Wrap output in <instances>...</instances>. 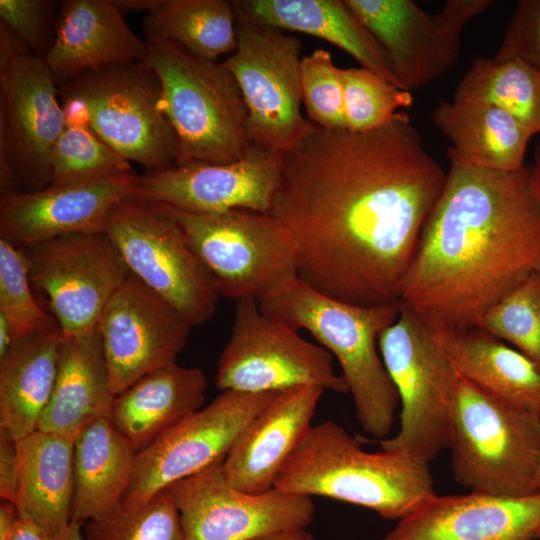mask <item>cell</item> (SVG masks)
Masks as SVG:
<instances>
[{
    "label": "cell",
    "instance_id": "7dc6e473",
    "mask_svg": "<svg viewBox=\"0 0 540 540\" xmlns=\"http://www.w3.org/2000/svg\"><path fill=\"white\" fill-rule=\"evenodd\" d=\"M113 2L123 14L130 10L150 13L158 6L160 0H117Z\"/></svg>",
    "mask_w": 540,
    "mask_h": 540
},
{
    "label": "cell",
    "instance_id": "f546056e",
    "mask_svg": "<svg viewBox=\"0 0 540 540\" xmlns=\"http://www.w3.org/2000/svg\"><path fill=\"white\" fill-rule=\"evenodd\" d=\"M59 325L15 340L0 358V429L19 441L38 429L58 370Z\"/></svg>",
    "mask_w": 540,
    "mask_h": 540
},
{
    "label": "cell",
    "instance_id": "b9f144b4",
    "mask_svg": "<svg viewBox=\"0 0 540 540\" xmlns=\"http://www.w3.org/2000/svg\"><path fill=\"white\" fill-rule=\"evenodd\" d=\"M19 476L17 441L0 429V497L15 504Z\"/></svg>",
    "mask_w": 540,
    "mask_h": 540
},
{
    "label": "cell",
    "instance_id": "6da1fadb",
    "mask_svg": "<svg viewBox=\"0 0 540 540\" xmlns=\"http://www.w3.org/2000/svg\"><path fill=\"white\" fill-rule=\"evenodd\" d=\"M446 176L407 113L368 131L310 121L280 154L268 213L293 238L308 286L359 306L396 303Z\"/></svg>",
    "mask_w": 540,
    "mask_h": 540
},
{
    "label": "cell",
    "instance_id": "d6986e66",
    "mask_svg": "<svg viewBox=\"0 0 540 540\" xmlns=\"http://www.w3.org/2000/svg\"><path fill=\"white\" fill-rule=\"evenodd\" d=\"M279 177L280 154L250 144L234 162L189 161L139 176L134 197L195 214L268 213Z\"/></svg>",
    "mask_w": 540,
    "mask_h": 540
},
{
    "label": "cell",
    "instance_id": "ffe728a7",
    "mask_svg": "<svg viewBox=\"0 0 540 540\" xmlns=\"http://www.w3.org/2000/svg\"><path fill=\"white\" fill-rule=\"evenodd\" d=\"M133 171L3 195L0 235L18 248L73 234L104 233L114 207L134 197Z\"/></svg>",
    "mask_w": 540,
    "mask_h": 540
},
{
    "label": "cell",
    "instance_id": "f1b7e54d",
    "mask_svg": "<svg viewBox=\"0 0 540 540\" xmlns=\"http://www.w3.org/2000/svg\"><path fill=\"white\" fill-rule=\"evenodd\" d=\"M432 119L451 142L450 162L495 171L525 166L533 135L508 112L488 104L442 100Z\"/></svg>",
    "mask_w": 540,
    "mask_h": 540
},
{
    "label": "cell",
    "instance_id": "44dd1931",
    "mask_svg": "<svg viewBox=\"0 0 540 540\" xmlns=\"http://www.w3.org/2000/svg\"><path fill=\"white\" fill-rule=\"evenodd\" d=\"M539 533L540 490L522 497L435 493L382 540H534Z\"/></svg>",
    "mask_w": 540,
    "mask_h": 540
},
{
    "label": "cell",
    "instance_id": "5bb4252c",
    "mask_svg": "<svg viewBox=\"0 0 540 540\" xmlns=\"http://www.w3.org/2000/svg\"><path fill=\"white\" fill-rule=\"evenodd\" d=\"M385 52L398 87L411 92L457 63L461 34L492 0H447L428 13L412 0H345Z\"/></svg>",
    "mask_w": 540,
    "mask_h": 540
},
{
    "label": "cell",
    "instance_id": "3957f363",
    "mask_svg": "<svg viewBox=\"0 0 540 540\" xmlns=\"http://www.w3.org/2000/svg\"><path fill=\"white\" fill-rule=\"evenodd\" d=\"M260 310L295 330L308 331L334 358L364 432L385 439L399 397L378 352V337L400 313V302L359 306L325 296L298 277L257 300Z\"/></svg>",
    "mask_w": 540,
    "mask_h": 540
},
{
    "label": "cell",
    "instance_id": "681fc988",
    "mask_svg": "<svg viewBox=\"0 0 540 540\" xmlns=\"http://www.w3.org/2000/svg\"><path fill=\"white\" fill-rule=\"evenodd\" d=\"M530 166L533 187L540 199V140L534 151L533 164Z\"/></svg>",
    "mask_w": 540,
    "mask_h": 540
},
{
    "label": "cell",
    "instance_id": "4dcf8cb0",
    "mask_svg": "<svg viewBox=\"0 0 540 540\" xmlns=\"http://www.w3.org/2000/svg\"><path fill=\"white\" fill-rule=\"evenodd\" d=\"M136 453L108 418L92 422L78 434L71 521L101 518L121 505L132 480Z\"/></svg>",
    "mask_w": 540,
    "mask_h": 540
},
{
    "label": "cell",
    "instance_id": "d6a6232c",
    "mask_svg": "<svg viewBox=\"0 0 540 540\" xmlns=\"http://www.w3.org/2000/svg\"><path fill=\"white\" fill-rule=\"evenodd\" d=\"M453 102L496 106L540 134V70L516 58H476L458 82Z\"/></svg>",
    "mask_w": 540,
    "mask_h": 540
},
{
    "label": "cell",
    "instance_id": "f907efd6",
    "mask_svg": "<svg viewBox=\"0 0 540 540\" xmlns=\"http://www.w3.org/2000/svg\"><path fill=\"white\" fill-rule=\"evenodd\" d=\"M536 484H537L538 489L540 490V463H539V467L537 471Z\"/></svg>",
    "mask_w": 540,
    "mask_h": 540
},
{
    "label": "cell",
    "instance_id": "f35d334b",
    "mask_svg": "<svg viewBox=\"0 0 540 540\" xmlns=\"http://www.w3.org/2000/svg\"><path fill=\"white\" fill-rule=\"evenodd\" d=\"M302 101L309 120L327 129L346 126L343 69L329 51L316 49L300 65Z\"/></svg>",
    "mask_w": 540,
    "mask_h": 540
},
{
    "label": "cell",
    "instance_id": "277c9868",
    "mask_svg": "<svg viewBox=\"0 0 540 540\" xmlns=\"http://www.w3.org/2000/svg\"><path fill=\"white\" fill-rule=\"evenodd\" d=\"M274 488L362 506L397 521L435 494L427 464L400 452L365 451L331 420L309 428L281 468Z\"/></svg>",
    "mask_w": 540,
    "mask_h": 540
},
{
    "label": "cell",
    "instance_id": "d4e9b609",
    "mask_svg": "<svg viewBox=\"0 0 540 540\" xmlns=\"http://www.w3.org/2000/svg\"><path fill=\"white\" fill-rule=\"evenodd\" d=\"M428 330L456 373L510 405L540 416V370L525 355L478 327Z\"/></svg>",
    "mask_w": 540,
    "mask_h": 540
},
{
    "label": "cell",
    "instance_id": "ab89813d",
    "mask_svg": "<svg viewBox=\"0 0 540 540\" xmlns=\"http://www.w3.org/2000/svg\"><path fill=\"white\" fill-rule=\"evenodd\" d=\"M0 17L33 54L46 56L56 36L58 11L55 1L0 0Z\"/></svg>",
    "mask_w": 540,
    "mask_h": 540
},
{
    "label": "cell",
    "instance_id": "9c48e42d",
    "mask_svg": "<svg viewBox=\"0 0 540 540\" xmlns=\"http://www.w3.org/2000/svg\"><path fill=\"white\" fill-rule=\"evenodd\" d=\"M169 209L219 295L235 301L259 300L297 277L295 242L269 213L235 209L195 214Z\"/></svg>",
    "mask_w": 540,
    "mask_h": 540
},
{
    "label": "cell",
    "instance_id": "5b68a950",
    "mask_svg": "<svg viewBox=\"0 0 540 540\" xmlns=\"http://www.w3.org/2000/svg\"><path fill=\"white\" fill-rule=\"evenodd\" d=\"M144 40L145 62L159 77L163 110L177 139V164L242 158L251 144L247 109L231 72L149 31Z\"/></svg>",
    "mask_w": 540,
    "mask_h": 540
},
{
    "label": "cell",
    "instance_id": "74e56055",
    "mask_svg": "<svg viewBox=\"0 0 540 540\" xmlns=\"http://www.w3.org/2000/svg\"><path fill=\"white\" fill-rule=\"evenodd\" d=\"M343 88L346 126L352 131L378 128L413 103L410 92L362 67L343 69Z\"/></svg>",
    "mask_w": 540,
    "mask_h": 540
},
{
    "label": "cell",
    "instance_id": "484cf974",
    "mask_svg": "<svg viewBox=\"0 0 540 540\" xmlns=\"http://www.w3.org/2000/svg\"><path fill=\"white\" fill-rule=\"evenodd\" d=\"M115 397L98 329L63 337L54 389L38 429L76 438L92 422L109 419Z\"/></svg>",
    "mask_w": 540,
    "mask_h": 540
},
{
    "label": "cell",
    "instance_id": "bcb514c9",
    "mask_svg": "<svg viewBox=\"0 0 540 540\" xmlns=\"http://www.w3.org/2000/svg\"><path fill=\"white\" fill-rule=\"evenodd\" d=\"M252 540H316L314 536L303 527L289 528L268 533Z\"/></svg>",
    "mask_w": 540,
    "mask_h": 540
},
{
    "label": "cell",
    "instance_id": "52a82bcc",
    "mask_svg": "<svg viewBox=\"0 0 540 540\" xmlns=\"http://www.w3.org/2000/svg\"><path fill=\"white\" fill-rule=\"evenodd\" d=\"M378 348L401 404L399 431L379 440L381 449L428 465L449 447L457 373L425 324L401 303Z\"/></svg>",
    "mask_w": 540,
    "mask_h": 540
},
{
    "label": "cell",
    "instance_id": "4fadbf2b",
    "mask_svg": "<svg viewBox=\"0 0 540 540\" xmlns=\"http://www.w3.org/2000/svg\"><path fill=\"white\" fill-rule=\"evenodd\" d=\"M59 100L44 58L31 53L0 65L1 195L51 184L50 157L65 128Z\"/></svg>",
    "mask_w": 540,
    "mask_h": 540
},
{
    "label": "cell",
    "instance_id": "836d02e7",
    "mask_svg": "<svg viewBox=\"0 0 540 540\" xmlns=\"http://www.w3.org/2000/svg\"><path fill=\"white\" fill-rule=\"evenodd\" d=\"M86 540H185L182 521L168 490L135 505L84 523Z\"/></svg>",
    "mask_w": 540,
    "mask_h": 540
},
{
    "label": "cell",
    "instance_id": "ac0fdd59",
    "mask_svg": "<svg viewBox=\"0 0 540 540\" xmlns=\"http://www.w3.org/2000/svg\"><path fill=\"white\" fill-rule=\"evenodd\" d=\"M192 325L165 299L129 273L98 322L113 392L176 363Z\"/></svg>",
    "mask_w": 540,
    "mask_h": 540
},
{
    "label": "cell",
    "instance_id": "7bdbcfd3",
    "mask_svg": "<svg viewBox=\"0 0 540 540\" xmlns=\"http://www.w3.org/2000/svg\"><path fill=\"white\" fill-rule=\"evenodd\" d=\"M31 53L16 32L0 20V65Z\"/></svg>",
    "mask_w": 540,
    "mask_h": 540
},
{
    "label": "cell",
    "instance_id": "2e32d148",
    "mask_svg": "<svg viewBox=\"0 0 540 540\" xmlns=\"http://www.w3.org/2000/svg\"><path fill=\"white\" fill-rule=\"evenodd\" d=\"M20 249L30 281L46 294L64 338L96 330L106 304L130 273L105 232L67 235Z\"/></svg>",
    "mask_w": 540,
    "mask_h": 540
},
{
    "label": "cell",
    "instance_id": "816d5d0a",
    "mask_svg": "<svg viewBox=\"0 0 540 540\" xmlns=\"http://www.w3.org/2000/svg\"><path fill=\"white\" fill-rule=\"evenodd\" d=\"M538 538H540V533H539V536H538Z\"/></svg>",
    "mask_w": 540,
    "mask_h": 540
},
{
    "label": "cell",
    "instance_id": "ba28073f",
    "mask_svg": "<svg viewBox=\"0 0 540 540\" xmlns=\"http://www.w3.org/2000/svg\"><path fill=\"white\" fill-rule=\"evenodd\" d=\"M61 99L86 108L92 130L146 173L175 166L179 148L162 105V87L145 62L88 71L58 87Z\"/></svg>",
    "mask_w": 540,
    "mask_h": 540
},
{
    "label": "cell",
    "instance_id": "8992f818",
    "mask_svg": "<svg viewBox=\"0 0 540 540\" xmlns=\"http://www.w3.org/2000/svg\"><path fill=\"white\" fill-rule=\"evenodd\" d=\"M454 480L470 492L522 497L539 491L540 416L457 373L449 447Z\"/></svg>",
    "mask_w": 540,
    "mask_h": 540
},
{
    "label": "cell",
    "instance_id": "1f68e13d",
    "mask_svg": "<svg viewBox=\"0 0 540 540\" xmlns=\"http://www.w3.org/2000/svg\"><path fill=\"white\" fill-rule=\"evenodd\" d=\"M144 27L188 53L213 62L237 47L231 1L160 0L146 16Z\"/></svg>",
    "mask_w": 540,
    "mask_h": 540
},
{
    "label": "cell",
    "instance_id": "7a4b0ae2",
    "mask_svg": "<svg viewBox=\"0 0 540 540\" xmlns=\"http://www.w3.org/2000/svg\"><path fill=\"white\" fill-rule=\"evenodd\" d=\"M540 269V199L531 166L450 162L400 303L430 329H466Z\"/></svg>",
    "mask_w": 540,
    "mask_h": 540
},
{
    "label": "cell",
    "instance_id": "603a6c76",
    "mask_svg": "<svg viewBox=\"0 0 540 540\" xmlns=\"http://www.w3.org/2000/svg\"><path fill=\"white\" fill-rule=\"evenodd\" d=\"M146 56L145 40L132 32L112 0H65L44 60L59 87L82 73L145 61Z\"/></svg>",
    "mask_w": 540,
    "mask_h": 540
},
{
    "label": "cell",
    "instance_id": "d590c367",
    "mask_svg": "<svg viewBox=\"0 0 540 540\" xmlns=\"http://www.w3.org/2000/svg\"><path fill=\"white\" fill-rule=\"evenodd\" d=\"M51 184L107 177L133 170L130 162L106 144L89 124L65 125L50 157Z\"/></svg>",
    "mask_w": 540,
    "mask_h": 540
},
{
    "label": "cell",
    "instance_id": "8d00e7d4",
    "mask_svg": "<svg viewBox=\"0 0 540 540\" xmlns=\"http://www.w3.org/2000/svg\"><path fill=\"white\" fill-rule=\"evenodd\" d=\"M22 250L0 238V318L9 327L13 342L57 325L36 302Z\"/></svg>",
    "mask_w": 540,
    "mask_h": 540
},
{
    "label": "cell",
    "instance_id": "f5cc1de1",
    "mask_svg": "<svg viewBox=\"0 0 540 540\" xmlns=\"http://www.w3.org/2000/svg\"><path fill=\"white\" fill-rule=\"evenodd\" d=\"M539 272H540V269H539Z\"/></svg>",
    "mask_w": 540,
    "mask_h": 540
},
{
    "label": "cell",
    "instance_id": "7c38bea8",
    "mask_svg": "<svg viewBox=\"0 0 540 540\" xmlns=\"http://www.w3.org/2000/svg\"><path fill=\"white\" fill-rule=\"evenodd\" d=\"M333 359L324 347L266 316L257 300L241 299L236 301L231 336L218 360L216 386L247 393L298 386L347 393Z\"/></svg>",
    "mask_w": 540,
    "mask_h": 540
},
{
    "label": "cell",
    "instance_id": "4316f807",
    "mask_svg": "<svg viewBox=\"0 0 540 540\" xmlns=\"http://www.w3.org/2000/svg\"><path fill=\"white\" fill-rule=\"evenodd\" d=\"M206 385L200 369L170 364L118 394L109 420L138 452L202 408Z\"/></svg>",
    "mask_w": 540,
    "mask_h": 540
},
{
    "label": "cell",
    "instance_id": "60d3db41",
    "mask_svg": "<svg viewBox=\"0 0 540 540\" xmlns=\"http://www.w3.org/2000/svg\"><path fill=\"white\" fill-rule=\"evenodd\" d=\"M494 57L520 59L540 70V0L518 2Z\"/></svg>",
    "mask_w": 540,
    "mask_h": 540
},
{
    "label": "cell",
    "instance_id": "e0dca14e",
    "mask_svg": "<svg viewBox=\"0 0 540 540\" xmlns=\"http://www.w3.org/2000/svg\"><path fill=\"white\" fill-rule=\"evenodd\" d=\"M166 490L179 511L185 540H252L307 526L315 513L312 497L275 488L250 494L226 479L222 461L182 479Z\"/></svg>",
    "mask_w": 540,
    "mask_h": 540
},
{
    "label": "cell",
    "instance_id": "83f0119b",
    "mask_svg": "<svg viewBox=\"0 0 540 540\" xmlns=\"http://www.w3.org/2000/svg\"><path fill=\"white\" fill-rule=\"evenodd\" d=\"M73 437L37 429L17 441L15 506L51 540L71 522L74 493Z\"/></svg>",
    "mask_w": 540,
    "mask_h": 540
},
{
    "label": "cell",
    "instance_id": "cb8c5ba5",
    "mask_svg": "<svg viewBox=\"0 0 540 540\" xmlns=\"http://www.w3.org/2000/svg\"><path fill=\"white\" fill-rule=\"evenodd\" d=\"M236 20L309 34L351 55L359 64L398 87L383 49L345 0H234ZM399 88V87H398Z\"/></svg>",
    "mask_w": 540,
    "mask_h": 540
},
{
    "label": "cell",
    "instance_id": "e575fe53",
    "mask_svg": "<svg viewBox=\"0 0 540 540\" xmlns=\"http://www.w3.org/2000/svg\"><path fill=\"white\" fill-rule=\"evenodd\" d=\"M475 327L513 344L540 370V272L487 310Z\"/></svg>",
    "mask_w": 540,
    "mask_h": 540
},
{
    "label": "cell",
    "instance_id": "8fae6325",
    "mask_svg": "<svg viewBox=\"0 0 540 540\" xmlns=\"http://www.w3.org/2000/svg\"><path fill=\"white\" fill-rule=\"evenodd\" d=\"M237 47L223 62L247 109L251 144L281 154L306 133L301 114L302 42L270 26L236 20Z\"/></svg>",
    "mask_w": 540,
    "mask_h": 540
},
{
    "label": "cell",
    "instance_id": "c3c4849f",
    "mask_svg": "<svg viewBox=\"0 0 540 540\" xmlns=\"http://www.w3.org/2000/svg\"><path fill=\"white\" fill-rule=\"evenodd\" d=\"M84 523L71 521L68 527L53 540H86L82 533Z\"/></svg>",
    "mask_w": 540,
    "mask_h": 540
},
{
    "label": "cell",
    "instance_id": "ee69618b",
    "mask_svg": "<svg viewBox=\"0 0 540 540\" xmlns=\"http://www.w3.org/2000/svg\"><path fill=\"white\" fill-rule=\"evenodd\" d=\"M18 521L19 512L15 504L1 500L0 540H13Z\"/></svg>",
    "mask_w": 540,
    "mask_h": 540
},
{
    "label": "cell",
    "instance_id": "f6af8a7d",
    "mask_svg": "<svg viewBox=\"0 0 540 540\" xmlns=\"http://www.w3.org/2000/svg\"><path fill=\"white\" fill-rule=\"evenodd\" d=\"M13 540H51L35 524L19 515Z\"/></svg>",
    "mask_w": 540,
    "mask_h": 540
},
{
    "label": "cell",
    "instance_id": "30bf717a",
    "mask_svg": "<svg viewBox=\"0 0 540 540\" xmlns=\"http://www.w3.org/2000/svg\"><path fill=\"white\" fill-rule=\"evenodd\" d=\"M105 233L130 273L192 327L213 317L219 293L168 206L125 199L112 210Z\"/></svg>",
    "mask_w": 540,
    "mask_h": 540
},
{
    "label": "cell",
    "instance_id": "7402d4cb",
    "mask_svg": "<svg viewBox=\"0 0 540 540\" xmlns=\"http://www.w3.org/2000/svg\"><path fill=\"white\" fill-rule=\"evenodd\" d=\"M324 389L298 386L278 392L242 431L225 459L223 473L235 488L261 494L275 480L312 426Z\"/></svg>",
    "mask_w": 540,
    "mask_h": 540
},
{
    "label": "cell",
    "instance_id": "9a60e30c",
    "mask_svg": "<svg viewBox=\"0 0 540 540\" xmlns=\"http://www.w3.org/2000/svg\"><path fill=\"white\" fill-rule=\"evenodd\" d=\"M278 392L222 391L136 453L122 505L140 504L172 484L223 461L251 420Z\"/></svg>",
    "mask_w": 540,
    "mask_h": 540
}]
</instances>
